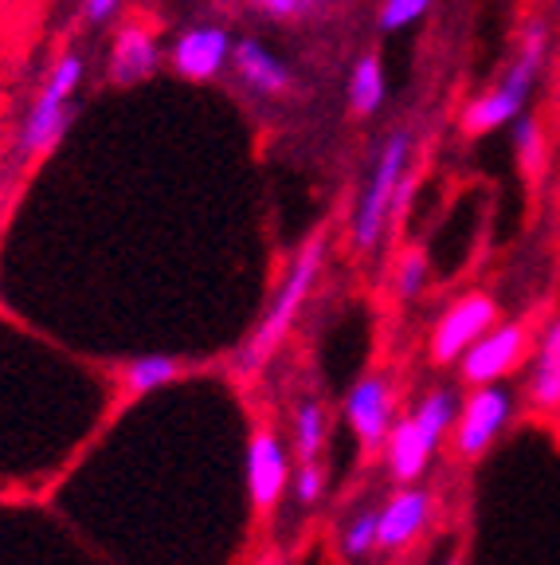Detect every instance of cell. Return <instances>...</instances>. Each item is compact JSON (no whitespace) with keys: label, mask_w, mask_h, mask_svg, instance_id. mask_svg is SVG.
<instances>
[{"label":"cell","mask_w":560,"mask_h":565,"mask_svg":"<svg viewBox=\"0 0 560 565\" xmlns=\"http://www.w3.org/2000/svg\"><path fill=\"white\" fill-rule=\"evenodd\" d=\"M290 471H294V459H290L287 444L279 440V433L267 424L251 428V440H247V499H251L259 519H271L279 511L282 494L290 491Z\"/></svg>","instance_id":"9"},{"label":"cell","mask_w":560,"mask_h":565,"mask_svg":"<svg viewBox=\"0 0 560 565\" xmlns=\"http://www.w3.org/2000/svg\"><path fill=\"white\" fill-rule=\"evenodd\" d=\"M514 153H517V166H521V177H526V185L529 189L541 185L545 166H549V141H545V130L537 118H529V115L514 118Z\"/></svg>","instance_id":"19"},{"label":"cell","mask_w":560,"mask_h":565,"mask_svg":"<svg viewBox=\"0 0 560 565\" xmlns=\"http://www.w3.org/2000/svg\"><path fill=\"white\" fill-rule=\"evenodd\" d=\"M325 433H330V413H325L322 401H314V397L298 401L294 420H290V459H294V463L322 459Z\"/></svg>","instance_id":"17"},{"label":"cell","mask_w":560,"mask_h":565,"mask_svg":"<svg viewBox=\"0 0 560 565\" xmlns=\"http://www.w3.org/2000/svg\"><path fill=\"white\" fill-rule=\"evenodd\" d=\"M231 67L239 71V79L259 95H287L290 90V67L274 60L259 40H231Z\"/></svg>","instance_id":"14"},{"label":"cell","mask_w":560,"mask_h":565,"mask_svg":"<svg viewBox=\"0 0 560 565\" xmlns=\"http://www.w3.org/2000/svg\"><path fill=\"white\" fill-rule=\"evenodd\" d=\"M403 166H408V130H396L392 138L380 146V158H377V169L368 177L365 193L357 201V212H353V247H357L360 256L373 252L380 244L388 228V212H392V196H396V185H400L403 177Z\"/></svg>","instance_id":"4"},{"label":"cell","mask_w":560,"mask_h":565,"mask_svg":"<svg viewBox=\"0 0 560 565\" xmlns=\"http://www.w3.org/2000/svg\"><path fill=\"white\" fill-rule=\"evenodd\" d=\"M529 353H534V322L529 318H514V322H494L471 350L459 358V381L471 388L506 381L514 370H521Z\"/></svg>","instance_id":"5"},{"label":"cell","mask_w":560,"mask_h":565,"mask_svg":"<svg viewBox=\"0 0 560 565\" xmlns=\"http://www.w3.org/2000/svg\"><path fill=\"white\" fill-rule=\"evenodd\" d=\"M158 71V44L146 28L126 24L115 40V55H110V83L118 87H130V83L149 79Z\"/></svg>","instance_id":"15"},{"label":"cell","mask_w":560,"mask_h":565,"mask_svg":"<svg viewBox=\"0 0 560 565\" xmlns=\"http://www.w3.org/2000/svg\"><path fill=\"white\" fill-rule=\"evenodd\" d=\"M428 9H431V0H385L380 28H385V32H400V28L416 24Z\"/></svg>","instance_id":"23"},{"label":"cell","mask_w":560,"mask_h":565,"mask_svg":"<svg viewBox=\"0 0 560 565\" xmlns=\"http://www.w3.org/2000/svg\"><path fill=\"white\" fill-rule=\"evenodd\" d=\"M255 12H263L271 20H298L310 9V0H251Z\"/></svg>","instance_id":"24"},{"label":"cell","mask_w":560,"mask_h":565,"mask_svg":"<svg viewBox=\"0 0 560 565\" xmlns=\"http://www.w3.org/2000/svg\"><path fill=\"white\" fill-rule=\"evenodd\" d=\"M193 365L173 358V353H141L118 370V385L130 393V397H146V393H158L165 385H176L181 377H189Z\"/></svg>","instance_id":"16"},{"label":"cell","mask_w":560,"mask_h":565,"mask_svg":"<svg viewBox=\"0 0 560 565\" xmlns=\"http://www.w3.org/2000/svg\"><path fill=\"white\" fill-rule=\"evenodd\" d=\"M545 55H549V28L545 20H529L526 35H521V52H517L514 67L502 75V83L486 95H478L463 110V134L466 138H482V134L498 130V126L514 122L526 110L534 83L541 79Z\"/></svg>","instance_id":"3"},{"label":"cell","mask_w":560,"mask_h":565,"mask_svg":"<svg viewBox=\"0 0 560 565\" xmlns=\"http://www.w3.org/2000/svg\"><path fill=\"white\" fill-rule=\"evenodd\" d=\"M17 4H24V0H0V20L9 17V12L17 9Z\"/></svg>","instance_id":"26"},{"label":"cell","mask_w":560,"mask_h":565,"mask_svg":"<svg viewBox=\"0 0 560 565\" xmlns=\"http://www.w3.org/2000/svg\"><path fill=\"white\" fill-rule=\"evenodd\" d=\"M325 247H330V228H317L314 236L294 252V259H290L279 291H274L271 307H267V315L255 322V330L239 342V350L231 353V373H236V377H255V373H263V365L271 362L274 353H279V345L287 342L298 315H302V307H306L310 291H314L317 275H322Z\"/></svg>","instance_id":"1"},{"label":"cell","mask_w":560,"mask_h":565,"mask_svg":"<svg viewBox=\"0 0 560 565\" xmlns=\"http://www.w3.org/2000/svg\"><path fill=\"white\" fill-rule=\"evenodd\" d=\"M385 63H380L377 52H368L357 60V67H353L349 75V115L353 118H368L377 115L380 103H385Z\"/></svg>","instance_id":"18"},{"label":"cell","mask_w":560,"mask_h":565,"mask_svg":"<svg viewBox=\"0 0 560 565\" xmlns=\"http://www.w3.org/2000/svg\"><path fill=\"white\" fill-rule=\"evenodd\" d=\"M377 519L380 507H360L357 514L342 522V534H337V550H342L349 562H365L368 554H377Z\"/></svg>","instance_id":"20"},{"label":"cell","mask_w":560,"mask_h":565,"mask_svg":"<svg viewBox=\"0 0 560 565\" xmlns=\"http://www.w3.org/2000/svg\"><path fill=\"white\" fill-rule=\"evenodd\" d=\"M83 79V60L75 52L60 55L55 71L47 75L44 90L35 98L32 115H28V126H24V153L28 158H40L47 153L60 141V134L67 130V103L75 95Z\"/></svg>","instance_id":"8"},{"label":"cell","mask_w":560,"mask_h":565,"mask_svg":"<svg viewBox=\"0 0 560 565\" xmlns=\"http://www.w3.org/2000/svg\"><path fill=\"white\" fill-rule=\"evenodd\" d=\"M428 271H431V259L423 247L403 252L400 267H396V295H400V299H416V295L428 287Z\"/></svg>","instance_id":"22"},{"label":"cell","mask_w":560,"mask_h":565,"mask_svg":"<svg viewBox=\"0 0 560 565\" xmlns=\"http://www.w3.org/2000/svg\"><path fill=\"white\" fill-rule=\"evenodd\" d=\"M498 318H502V310L494 295L471 291V295H463V299H455L443 310L435 330H431V342H428L431 365H439V370H443V365H455Z\"/></svg>","instance_id":"7"},{"label":"cell","mask_w":560,"mask_h":565,"mask_svg":"<svg viewBox=\"0 0 560 565\" xmlns=\"http://www.w3.org/2000/svg\"><path fill=\"white\" fill-rule=\"evenodd\" d=\"M290 494H294V503L302 507V511H310V507L322 503V494H325V468H322V459H306V463H294V471H290Z\"/></svg>","instance_id":"21"},{"label":"cell","mask_w":560,"mask_h":565,"mask_svg":"<svg viewBox=\"0 0 560 565\" xmlns=\"http://www.w3.org/2000/svg\"><path fill=\"white\" fill-rule=\"evenodd\" d=\"M345 420H349V433L357 436L365 456L385 448V436L396 420L392 381H388L385 373H365V377L349 388V397H345Z\"/></svg>","instance_id":"10"},{"label":"cell","mask_w":560,"mask_h":565,"mask_svg":"<svg viewBox=\"0 0 560 565\" xmlns=\"http://www.w3.org/2000/svg\"><path fill=\"white\" fill-rule=\"evenodd\" d=\"M431 507H435V499H431L428 487H420V483H400V487H396V491L385 499V507H380L377 550L396 554V550L412 546L423 530H428Z\"/></svg>","instance_id":"11"},{"label":"cell","mask_w":560,"mask_h":565,"mask_svg":"<svg viewBox=\"0 0 560 565\" xmlns=\"http://www.w3.org/2000/svg\"><path fill=\"white\" fill-rule=\"evenodd\" d=\"M118 4H122V0H87V20L90 24H103V20L115 17Z\"/></svg>","instance_id":"25"},{"label":"cell","mask_w":560,"mask_h":565,"mask_svg":"<svg viewBox=\"0 0 560 565\" xmlns=\"http://www.w3.org/2000/svg\"><path fill=\"white\" fill-rule=\"evenodd\" d=\"M228 60H231V35L216 24L189 28V32H181V40H176V47H173L176 75L193 83L216 79Z\"/></svg>","instance_id":"12"},{"label":"cell","mask_w":560,"mask_h":565,"mask_svg":"<svg viewBox=\"0 0 560 565\" xmlns=\"http://www.w3.org/2000/svg\"><path fill=\"white\" fill-rule=\"evenodd\" d=\"M526 393L541 413H560V318H552L549 327L541 330V338H537Z\"/></svg>","instance_id":"13"},{"label":"cell","mask_w":560,"mask_h":565,"mask_svg":"<svg viewBox=\"0 0 560 565\" xmlns=\"http://www.w3.org/2000/svg\"><path fill=\"white\" fill-rule=\"evenodd\" d=\"M509 420H514V393L509 388H502L498 381L471 388V397L459 401L455 428H451L455 433V456L466 459V463L482 459L509 428Z\"/></svg>","instance_id":"6"},{"label":"cell","mask_w":560,"mask_h":565,"mask_svg":"<svg viewBox=\"0 0 560 565\" xmlns=\"http://www.w3.org/2000/svg\"><path fill=\"white\" fill-rule=\"evenodd\" d=\"M459 393L455 388H431L408 416H396L385 436V463L392 483H420L431 456L443 444V436L455 428Z\"/></svg>","instance_id":"2"}]
</instances>
